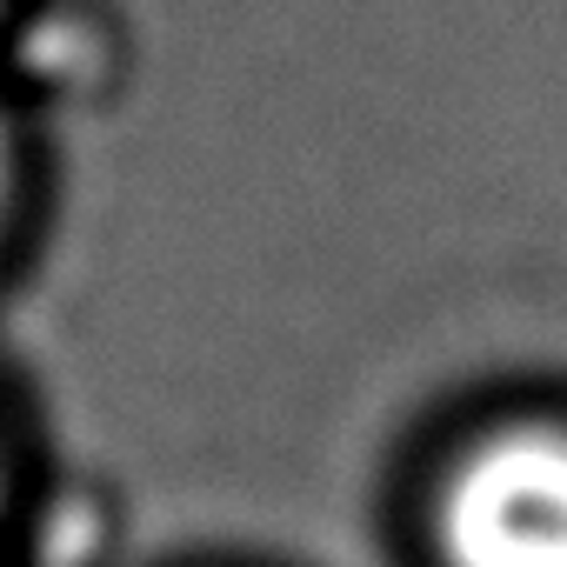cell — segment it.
Returning a JSON list of instances; mask_svg holds the SVG:
<instances>
[{
  "label": "cell",
  "instance_id": "1",
  "mask_svg": "<svg viewBox=\"0 0 567 567\" xmlns=\"http://www.w3.org/2000/svg\"><path fill=\"white\" fill-rule=\"evenodd\" d=\"M447 567H567V427L481 434L434 494Z\"/></svg>",
  "mask_w": 567,
  "mask_h": 567
},
{
  "label": "cell",
  "instance_id": "2",
  "mask_svg": "<svg viewBox=\"0 0 567 567\" xmlns=\"http://www.w3.org/2000/svg\"><path fill=\"white\" fill-rule=\"evenodd\" d=\"M8 194H14V147H8V127H0V220H8Z\"/></svg>",
  "mask_w": 567,
  "mask_h": 567
}]
</instances>
